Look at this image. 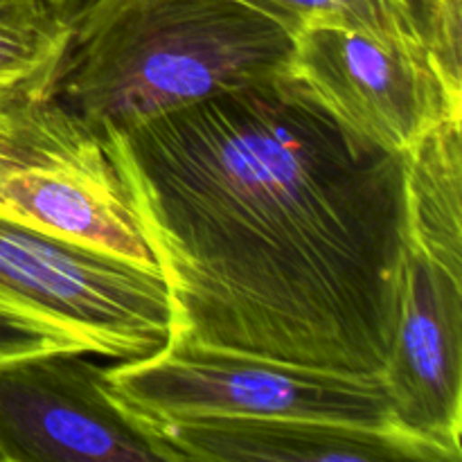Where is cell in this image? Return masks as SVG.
<instances>
[{"label": "cell", "mask_w": 462, "mask_h": 462, "mask_svg": "<svg viewBox=\"0 0 462 462\" xmlns=\"http://www.w3.org/2000/svg\"><path fill=\"white\" fill-rule=\"evenodd\" d=\"M93 356L50 350L0 365V460H162L111 395L106 365Z\"/></svg>", "instance_id": "obj_7"}, {"label": "cell", "mask_w": 462, "mask_h": 462, "mask_svg": "<svg viewBox=\"0 0 462 462\" xmlns=\"http://www.w3.org/2000/svg\"><path fill=\"white\" fill-rule=\"evenodd\" d=\"M393 422L462 460V280L406 248L400 316L382 370Z\"/></svg>", "instance_id": "obj_8"}, {"label": "cell", "mask_w": 462, "mask_h": 462, "mask_svg": "<svg viewBox=\"0 0 462 462\" xmlns=\"http://www.w3.org/2000/svg\"><path fill=\"white\" fill-rule=\"evenodd\" d=\"M291 75L347 134L402 156L438 125L462 116V90L427 52L350 25L311 23L298 30Z\"/></svg>", "instance_id": "obj_6"}, {"label": "cell", "mask_w": 462, "mask_h": 462, "mask_svg": "<svg viewBox=\"0 0 462 462\" xmlns=\"http://www.w3.org/2000/svg\"><path fill=\"white\" fill-rule=\"evenodd\" d=\"M99 138L165 278L170 338L382 374L402 153L347 134L291 72Z\"/></svg>", "instance_id": "obj_1"}, {"label": "cell", "mask_w": 462, "mask_h": 462, "mask_svg": "<svg viewBox=\"0 0 462 462\" xmlns=\"http://www.w3.org/2000/svg\"><path fill=\"white\" fill-rule=\"evenodd\" d=\"M129 415L165 462H454L440 447L400 427L293 418Z\"/></svg>", "instance_id": "obj_9"}, {"label": "cell", "mask_w": 462, "mask_h": 462, "mask_svg": "<svg viewBox=\"0 0 462 462\" xmlns=\"http://www.w3.org/2000/svg\"><path fill=\"white\" fill-rule=\"evenodd\" d=\"M50 350H79V347L32 320L30 316L0 302V365Z\"/></svg>", "instance_id": "obj_14"}, {"label": "cell", "mask_w": 462, "mask_h": 462, "mask_svg": "<svg viewBox=\"0 0 462 462\" xmlns=\"http://www.w3.org/2000/svg\"><path fill=\"white\" fill-rule=\"evenodd\" d=\"M400 5L442 77L462 90V0H400Z\"/></svg>", "instance_id": "obj_13"}, {"label": "cell", "mask_w": 462, "mask_h": 462, "mask_svg": "<svg viewBox=\"0 0 462 462\" xmlns=\"http://www.w3.org/2000/svg\"><path fill=\"white\" fill-rule=\"evenodd\" d=\"M0 217L161 271L99 134L48 88L0 90Z\"/></svg>", "instance_id": "obj_4"}, {"label": "cell", "mask_w": 462, "mask_h": 462, "mask_svg": "<svg viewBox=\"0 0 462 462\" xmlns=\"http://www.w3.org/2000/svg\"><path fill=\"white\" fill-rule=\"evenodd\" d=\"M242 3L278 21L291 34L311 23H338L377 36L386 43L427 52L415 36L400 0H242Z\"/></svg>", "instance_id": "obj_12"}, {"label": "cell", "mask_w": 462, "mask_h": 462, "mask_svg": "<svg viewBox=\"0 0 462 462\" xmlns=\"http://www.w3.org/2000/svg\"><path fill=\"white\" fill-rule=\"evenodd\" d=\"M462 116L404 153L406 248L462 280Z\"/></svg>", "instance_id": "obj_10"}, {"label": "cell", "mask_w": 462, "mask_h": 462, "mask_svg": "<svg viewBox=\"0 0 462 462\" xmlns=\"http://www.w3.org/2000/svg\"><path fill=\"white\" fill-rule=\"evenodd\" d=\"M72 0H0V90L48 88L70 41Z\"/></svg>", "instance_id": "obj_11"}, {"label": "cell", "mask_w": 462, "mask_h": 462, "mask_svg": "<svg viewBox=\"0 0 462 462\" xmlns=\"http://www.w3.org/2000/svg\"><path fill=\"white\" fill-rule=\"evenodd\" d=\"M293 34L242 0H72L52 97L102 135L291 72Z\"/></svg>", "instance_id": "obj_2"}, {"label": "cell", "mask_w": 462, "mask_h": 462, "mask_svg": "<svg viewBox=\"0 0 462 462\" xmlns=\"http://www.w3.org/2000/svg\"><path fill=\"white\" fill-rule=\"evenodd\" d=\"M0 302L106 359H144L171 337L161 271L3 217Z\"/></svg>", "instance_id": "obj_5"}, {"label": "cell", "mask_w": 462, "mask_h": 462, "mask_svg": "<svg viewBox=\"0 0 462 462\" xmlns=\"http://www.w3.org/2000/svg\"><path fill=\"white\" fill-rule=\"evenodd\" d=\"M117 404L152 420L293 418L397 427L379 374H350L170 338L106 365Z\"/></svg>", "instance_id": "obj_3"}]
</instances>
